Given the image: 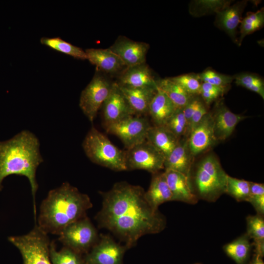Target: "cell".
<instances>
[{
    "label": "cell",
    "mask_w": 264,
    "mask_h": 264,
    "mask_svg": "<svg viewBox=\"0 0 264 264\" xmlns=\"http://www.w3.org/2000/svg\"><path fill=\"white\" fill-rule=\"evenodd\" d=\"M164 126L179 139L188 136V125L182 109L177 108Z\"/></svg>",
    "instance_id": "d6a6232c"
},
{
    "label": "cell",
    "mask_w": 264,
    "mask_h": 264,
    "mask_svg": "<svg viewBox=\"0 0 264 264\" xmlns=\"http://www.w3.org/2000/svg\"><path fill=\"white\" fill-rule=\"evenodd\" d=\"M247 202L253 206L257 214L264 215V194H250Z\"/></svg>",
    "instance_id": "ab89813d"
},
{
    "label": "cell",
    "mask_w": 264,
    "mask_h": 264,
    "mask_svg": "<svg viewBox=\"0 0 264 264\" xmlns=\"http://www.w3.org/2000/svg\"><path fill=\"white\" fill-rule=\"evenodd\" d=\"M152 126L143 116H132L106 127L108 133L115 135L128 149L146 140Z\"/></svg>",
    "instance_id": "30bf717a"
},
{
    "label": "cell",
    "mask_w": 264,
    "mask_h": 264,
    "mask_svg": "<svg viewBox=\"0 0 264 264\" xmlns=\"http://www.w3.org/2000/svg\"><path fill=\"white\" fill-rule=\"evenodd\" d=\"M215 137L219 142L229 138L239 122L247 117L232 112L222 100L217 102L211 112Z\"/></svg>",
    "instance_id": "4fadbf2b"
},
{
    "label": "cell",
    "mask_w": 264,
    "mask_h": 264,
    "mask_svg": "<svg viewBox=\"0 0 264 264\" xmlns=\"http://www.w3.org/2000/svg\"><path fill=\"white\" fill-rule=\"evenodd\" d=\"M129 248L117 243L110 236L101 234L96 243L84 256L85 264H123Z\"/></svg>",
    "instance_id": "8fae6325"
},
{
    "label": "cell",
    "mask_w": 264,
    "mask_h": 264,
    "mask_svg": "<svg viewBox=\"0 0 264 264\" xmlns=\"http://www.w3.org/2000/svg\"><path fill=\"white\" fill-rule=\"evenodd\" d=\"M176 109L169 98L157 88L151 102L148 114L151 117L154 126H165Z\"/></svg>",
    "instance_id": "7402d4cb"
},
{
    "label": "cell",
    "mask_w": 264,
    "mask_h": 264,
    "mask_svg": "<svg viewBox=\"0 0 264 264\" xmlns=\"http://www.w3.org/2000/svg\"><path fill=\"white\" fill-rule=\"evenodd\" d=\"M170 79L180 86L187 92L192 95H199L201 82L199 79L198 74H185Z\"/></svg>",
    "instance_id": "e575fe53"
},
{
    "label": "cell",
    "mask_w": 264,
    "mask_h": 264,
    "mask_svg": "<svg viewBox=\"0 0 264 264\" xmlns=\"http://www.w3.org/2000/svg\"><path fill=\"white\" fill-rule=\"evenodd\" d=\"M92 207L88 195L64 182L50 190L42 202L37 225L47 234L59 236L67 225L87 216Z\"/></svg>",
    "instance_id": "7a4b0ae2"
},
{
    "label": "cell",
    "mask_w": 264,
    "mask_h": 264,
    "mask_svg": "<svg viewBox=\"0 0 264 264\" xmlns=\"http://www.w3.org/2000/svg\"><path fill=\"white\" fill-rule=\"evenodd\" d=\"M109 48L128 67L146 63L149 44L120 36Z\"/></svg>",
    "instance_id": "9a60e30c"
},
{
    "label": "cell",
    "mask_w": 264,
    "mask_h": 264,
    "mask_svg": "<svg viewBox=\"0 0 264 264\" xmlns=\"http://www.w3.org/2000/svg\"><path fill=\"white\" fill-rule=\"evenodd\" d=\"M145 198L150 205L155 210H158L161 204L173 201L172 194L164 172L152 174L150 186L148 190L145 191Z\"/></svg>",
    "instance_id": "603a6c76"
},
{
    "label": "cell",
    "mask_w": 264,
    "mask_h": 264,
    "mask_svg": "<svg viewBox=\"0 0 264 264\" xmlns=\"http://www.w3.org/2000/svg\"><path fill=\"white\" fill-rule=\"evenodd\" d=\"M199 264V263H197V264Z\"/></svg>",
    "instance_id": "b9f144b4"
},
{
    "label": "cell",
    "mask_w": 264,
    "mask_h": 264,
    "mask_svg": "<svg viewBox=\"0 0 264 264\" xmlns=\"http://www.w3.org/2000/svg\"><path fill=\"white\" fill-rule=\"evenodd\" d=\"M208 112L207 106L203 101L197 109L191 118L188 127V135L190 131Z\"/></svg>",
    "instance_id": "f35d334b"
},
{
    "label": "cell",
    "mask_w": 264,
    "mask_h": 264,
    "mask_svg": "<svg viewBox=\"0 0 264 264\" xmlns=\"http://www.w3.org/2000/svg\"><path fill=\"white\" fill-rule=\"evenodd\" d=\"M252 244L246 234H244L223 247L225 253L237 264H245L247 261Z\"/></svg>",
    "instance_id": "484cf974"
},
{
    "label": "cell",
    "mask_w": 264,
    "mask_h": 264,
    "mask_svg": "<svg viewBox=\"0 0 264 264\" xmlns=\"http://www.w3.org/2000/svg\"><path fill=\"white\" fill-rule=\"evenodd\" d=\"M264 24V8L255 12H249L242 19L240 26V36L237 45L240 46L244 37L262 28Z\"/></svg>",
    "instance_id": "83f0119b"
},
{
    "label": "cell",
    "mask_w": 264,
    "mask_h": 264,
    "mask_svg": "<svg viewBox=\"0 0 264 264\" xmlns=\"http://www.w3.org/2000/svg\"><path fill=\"white\" fill-rule=\"evenodd\" d=\"M157 80L146 63L126 67L120 73L119 86L131 88H157Z\"/></svg>",
    "instance_id": "2e32d148"
},
{
    "label": "cell",
    "mask_w": 264,
    "mask_h": 264,
    "mask_svg": "<svg viewBox=\"0 0 264 264\" xmlns=\"http://www.w3.org/2000/svg\"><path fill=\"white\" fill-rule=\"evenodd\" d=\"M112 84L97 70L91 81L82 91L79 106L91 122L94 121L98 110L108 97Z\"/></svg>",
    "instance_id": "ba28073f"
},
{
    "label": "cell",
    "mask_w": 264,
    "mask_h": 264,
    "mask_svg": "<svg viewBox=\"0 0 264 264\" xmlns=\"http://www.w3.org/2000/svg\"><path fill=\"white\" fill-rule=\"evenodd\" d=\"M198 76L201 82L223 88H229L234 80L233 76L223 74L211 68H207Z\"/></svg>",
    "instance_id": "d590c367"
},
{
    "label": "cell",
    "mask_w": 264,
    "mask_h": 264,
    "mask_svg": "<svg viewBox=\"0 0 264 264\" xmlns=\"http://www.w3.org/2000/svg\"><path fill=\"white\" fill-rule=\"evenodd\" d=\"M187 141L190 150L195 157L208 153L219 143L214 135L210 111L190 131Z\"/></svg>",
    "instance_id": "7c38bea8"
},
{
    "label": "cell",
    "mask_w": 264,
    "mask_h": 264,
    "mask_svg": "<svg viewBox=\"0 0 264 264\" xmlns=\"http://www.w3.org/2000/svg\"><path fill=\"white\" fill-rule=\"evenodd\" d=\"M164 173L172 194L173 201L191 204L198 202V199L194 194L187 176L172 170H165Z\"/></svg>",
    "instance_id": "ffe728a7"
},
{
    "label": "cell",
    "mask_w": 264,
    "mask_h": 264,
    "mask_svg": "<svg viewBox=\"0 0 264 264\" xmlns=\"http://www.w3.org/2000/svg\"><path fill=\"white\" fill-rule=\"evenodd\" d=\"M180 139L164 126H151L146 137V140L158 150L165 158L177 145Z\"/></svg>",
    "instance_id": "cb8c5ba5"
},
{
    "label": "cell",
    "mask_w": 264,
    "mask_h": 264,
    "mask_svg": "<svg viewBox=\"0 0 264 264\" xmlns=\"http://www.w3.org/2000/svg\"><path fill=\"white\" fill-rule=\"evenodd\" d=\"M232 1L226 0H192L189 4V11L191 15L196 17L216 14L230 5Z\"/></svg>",
    "instance_id": "4316f807"
},
{
    "label": "cell",
    "mask_w": 264,
    "mask_h": 264,
    "mask_svg": "<svg viewBox=\"0 0 264 264\" xmlns=\"http://www.w3.org/2000/svg\"><path fill=\"white\" fill-rule=\"evenodd\" d=\"M103 117L105 127L134 114L116 82L103 104Z\"/></svg>",
    "instance_id": "5bb4252c"
},
{
    "label": "cell",
    "mask_w": 264,
    "mask_h": 264,
    "mask_svg": "<svg viewBox=\"0 0 264 264\" xmlns=\"http://www.w3.org/2000/svg\"><path fill=\"white\" fill-rule=\"evenodd\" d=\"M156 85L157 88L169 98L177 108L183 109L195 96L187 92L170 78L157 80Z\"/></svg>",
    "instance_id": "d4e9b609"
},
{
    "label": "cell",
    "mask_w": 264,
    "mask_h": 264,
    "mask_svg": "<svg viewBox=\"0 0 264 264\" xmlns=\"http://www.w3.org/2000/svg\"><path fill=\"white\" fill-rule=\"evenodd\" d=\"M246 235L253 242H264V218L259 214L249 215L246 218Z\"/></svg>",
    "instance_id": "836d02e7"
},
{
    "label": "cell",
    "mask_w": 264,
    "mask_h": 264,
    "mask_svg": "<svg viewBox=\"0 0 264 264\" xmlns=\"http://www.w3.org/2000/svg\"><path fill=\"white\" fill-rule=\"evenodd\" d=\"M229 88H223L202 82L199 96L207 105L222 96Z\"/></svg>",
    "instance_id": "8d00e7d4"
},
{
    "label": "cell",
    "mask_w": 264,
    "mask_h": 264,
    "mask_svg": "<svg viewBox=\"0 0 264 264\" xmlns=\"http://www.w3.org/2000/svg\"><path fill=\"white\" fill-rule=\"evenodd\" d=\"M262 258L260 255L255 254L250 264H264Z\"/></svg>",
    "instance_id": "60d3db41"
},
{
    "label": "cell",
    "mask_w": 264,
    "mask_h": 264,
    "mask_svg": "<svg viewBox=\"0 0 264 264\" xmlns=\"http://www.w3.org/2000/svg\"><path fill=\"white\" fill-rule=\"evenodd\" d=\"M41 43L54 50L79 59H87L85 51L59 37L41 39Z\"/></svg>",
    "instance_id": "f546056e"
},
{
    "label": "cell",
    "mask_w": 264,
    "mask_h": 264,
    "mask_svg": "<svg viewBox=\"0 0 264 264\" xmlns=\"http://www.w3.org/2000/svg\"><path fill=\"white\" fill-rule=\"evenodd\" d=\"M195 158L189 148L187 137H183L165 158L164 169L177 172L188 177Z\"/></svg>",
    "instance_id": "ac0fdd59"
},
{
    "label": "cell",
    "mask_w": 264,
    "mask_h": 264,
    "mask_svg": "<svg viewBox=\"0 0 264 264\" xmlns=\"http://www.w3.org/2000/svg\"><path fill=\"white\" fill-rule=\"evenodd\" d=\"M100 194L102 207L95 217L99 227L110 231L129 249L141 237L160 233L165 228V216L150 205L140 186L118 182Z\"/></svg>",
    "instance_id": "6da1fadb"
},
{
    "label": "cell",
    "mask_w": 264,
    "mask_h": 264,
    "mask_svg": "<svg viewBox=\"0 0 264 264\" xmlns=\"http://www.w3.org/2000/svg\"><path fill=\"white\" fill-rule=\"evenodd\" d=\"M225 193L238 202L247 201L250 195L249 181L228 175Z\"/></svg>",
    "instance_id": "4dcf8cb0"
},
{
    "label": "cell",
    "mask_w": 264,
    "mask_h": 264,
    "mask_svg": "<svg viewBox=\"0 0 264 264\" xmlns=\"http://www.w3.org/2000/svg\"><path fill=\"white\" fill-rule=\"evenodd\" d=\"M85 52L87 59L99 71L110 74H120L126 67L121 59L110 48H88Z\"/></svg>",
    "instance_id": "d6986e66"
},
{
    "label": "cell",
    "mask_w": 264,
    "mask_h": 264,
    "mask_svg": "<svg viewBox=\"0 0 264 264\" xmlns=\"http://www.w3.org/2000/svg\"><path fill=\"white\" fill-rule=\"evenodd\" d=\"M125 152L127 170H144L154 174L164 169V156L147 140Z\"/></svg>",
    "instance_id": "9c48e42d"
},
{
    "label": "cell",
    "mask_w": 264,
    "mask_h": 264,
    "mask_svg": "<svg viewBox=\"0 0 264 264\" xmlns=\"http://www.w3.org/2000/svg\"><path fill=\"white\" fill-rule=\"evenodd\" d=\"M8 239L19 250L23 264H52L49 257L51 242L48 234L38 225L26 234Z\"/></svg>",
    "instance_id": "8992f818"
},
{
    "label": "cell",
    "mask_w": 264,
    "mask_h": 264,
    "mask_svg": "<svg viewBox=\"0 0 264 264\" xmlns=\"http://www.w3.org/2000/svg\"><path fill=\"white\" fill-rule=\"evenodd\" d=\"M237 86L242 87L259 94L264 99V82L257 74L242 72L233 76Z\"/></svg>",
    "instance_id": "1f68e13d"
},
{
    "label": "cell",
    "mask_w": 264,
    "mask_h": 264,
    "mask_svg": "<svg viewBox=\"0 0 264 264\" xmlns=\"http://www.w3.org/2000/svg\"><path fill=\"white\" fill-rule=\"evenodd\" d=\"M82 146L86 155L93 163L114 171L127 170L125 151L115 146L95 127L88 132Z\"/></svg>",
    "instance_id": "5b68a950"
},
{
    "label": "cell",
    "mask_w": 264,
    "mask_h": 264,
    "mask_svg": "<svg viewBox=\"0 0 264 264\" xmlns=\"http://www.w3.org/2000/svg\"><path fill=\"white\" fill-rule=\"evenodd\" d=\"M98 232L87 216L67 225L59 235L64 246L76 252L87 254L99 240Z\"/></svg>",
    "instance_id": "52a82bcc"
},
{
    "label": "cell",
    "mask_w": 264,
    "mask_h": 264,
    "mask_svg": "<svg viewBox=\"0 0 264 264\" xmlns=\"http://www.w3.org/2000/svg\"><path fill=\"white\" fill-rule=\"evenodd\" d=\"M49 257L52 264H85L82 254L65 246L57 251L53 241L50 244Z\"/></svg>",
    "instance_id": "f1b7e54d"
},
{
    "label": "cell",
    "mask_w": 264,
    "mask_h": 264,
    "mask_svg": "<svg viewBox=\"0 0 264 264\" xmlns=\"http://www.w3.org/2000/svg\"><path fill=\"white\" fill-rule=\"evenodd\" d=\"M118 86L134 115L142 116L148 114L151 102L157 88H131Z\"/></svg>",
    "instance_id": "44dd1931"
},
{
    "label": "cell",
    "mask_w": 264,
    "mask_h": 264,
    "mask_svg": "<svg viewBox=\"0 0 264 264\" xmlns=\"http://www.w3.org/2000/svg\"><path fill=\"white\" fill-rule=\"evenodd\" d=\"M247 1L246 0L238 1L216 13L215 26L224 31L237 44V28L242 19V14Z\"/></svg>",
    "instance_id": "e0dca14e"
},
{
    "label": "cell",
    "mask_w": 264,
    "mask_h": 264,
    "mask_svg": "<svg viewBox=\"0 0 264 264\" xmlns=\"http://www.w3.org/2000/svg\"><path fill=\"white\" fill-rule=\"evenodd\" d=\"M192 166L188 178L198 199L215 202L225 192L228 175L214 153L203 154Z\"/></svg>",
    "instance_id": "277c9868"
},
{
    "label": "cell",
    "mask_w": 264,
    "mask_h": 264,
    "mask_svg": "<svg viewBox=\"0 0 264 264\" xmlns=\"http://www.w3.org/2000/svg\"><path fill=\"white\" fill-rule=\"evenodd\" d=\"M203 102L199 95L194 96L182 109L183 112L188 123V127L191 118L198 107Z\"/></svg>",
    "instance_id": "74e56055"
},
{
    "label": "cell",
    "mask_w": 264,
    "mask_h": 264,
    "mask_svg": "<svg viewBox=\"0 0 264 264\" xmlns=\"http://www.w3.org/2000/svg\"><path fill=\"white\" fill-rule=\"evenodd\" d=\"M43 162L39 140L29 131H22L10 139L0 142V191L2 188V181L7 176L16 175L26 176L33 197L35 217V198L38 189L36 173Z\"/></svg>",
    "instance_id": "3957f363"
}]
</instances>
